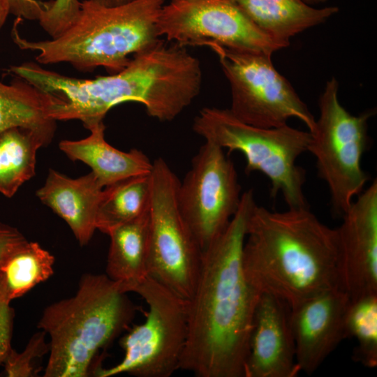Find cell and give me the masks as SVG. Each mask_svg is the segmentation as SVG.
<instances>
[{"label": "cell", "instance_id": "6da1fadb", "mask_svg": "<svg viewBox=\"0 0 377 377\" xmlns=\"http://www.w3.org/2000/svg\"><path fill=\"white\" fill-rule=\"evenodd\" d=\"M256 204L252 189L243 193L226 229L202 251L196 286L188 300V334L179 368L197 377H244L260 293L245 276L242 252Z\"/></svg>", "mask_w": 377, "mask_h": 377}, {"label": "cell", "instance_id": "7a4b0ae2", "mask_svg": "<svg viewBox=\"0 0 377 377\" xmlns=\"http://www.w3.org/2000/svg\"><path fill=\"white\" fill-rule=\"evenodd\" d=\"M8 71L64 100L53 112L57 120L78 119L88 128L102 121L114 106L141 103L160 121L176 118L199 94V60L176 44L156 45L137 53L121 71L96 79H78L47 70L34 62L10 66Z\"/></svg>", "mask_w": 377, "mask_h": 377}, {"label": "cell", "instance_id": "3957f363", "mask_svg": "<svg viewBox=\"0 0 377 377\" xmlns=\"http://www.w3.org/2000/svg\"><path fill=\"white\" fill-rule=\"evenodd\" d=\"M242 265L258 292L290 308L341 288L337 228L321 222L309 207L274 212L256 204L247 221Z\"/></svg>", "mask_w": 377, "mask_h": 377}, {"label": "cell", "instance_id": "277c9868", "mask_svg": "<svg viewBox=\"0 0 377 377\" xmlns=\"http://www.w3.org/2000/svg\"><path fill=\"white\" fill-rule=\"evenodd\" d=\"M126 294L105 274H85L75 295L47 306L37 325L50 338L43 376H96L103 353L135 318Z\"/></svg>", "mask_w": 377, "mask_h": 377}, {"label": "cell", "instance_id": "5b68a950", "mask_svg": "<svg viewBox=\"0 0 377 377\" xmlns=\"http://www.w3.org/2000/svg\"><path fill=\"white\" fill-rule=\"evenodd\" d=\"M163 5L164 0H132L109 7L84 0L75 21L57 37L29 40L16 26L12 36L20 49L38 52V64L68 63L82 72L101 66L114 74L127 66L131 54L161 41L156 25Z\"/></svg>", "mask_w": 377, "mask_h": 377}, {"label": "cell", "instance_id": "8992f818", "mask_svg": "<svg viewBox=\"0 0 377 377\" xmlns=\"http://www.w3.org/2000/svg\"><path fill=\"white\" fill-rule=\"evenodd\" d=\"M193 129L205 141L245 157V172L264 174L271 183L270 195L281 193L288 208L309 207L304 193L306 171L297 164L307 151L311 135L288 124L261 128L236 118L229 109L205 107L194 118Z\"/></svg>", "mask_w": 377, "mask_h": 377}, {"label": "cell", "instance_id": "52a82bcc", "mask_svg": "<svg viewBox=\"0 0 377 377\" xmlns=\"http://www.w3.org/2000/svg\"><path fill=\"white\" fill-rule=\"evenodd\" d=\"M338 89L332 77L320 96V116L310 132L307 151L315 156L318 175L327 185L334 214L341 217L369 179L361 160L369 145L368 120L374 111L351 114L339 103Z\"/></svg>", "mask_w": 377, "mask_h": 377}, {"label": "cell", "instance_id": "ba28073f", "mask_svg": "<svg viewBox=\"0 0 377 377\" xmlns=\"http://www.w3.org/2000/svg\"><path fill=\"white\" fill-rule=\"evenodd\" d=\"M133 292L147 303L145 321L121 337L123 359L101 368L98 377L126 374L137 377H170L179 369L188 334V300L148 276Z\"/></svg>", "mask_w": 377, "mask_h": 377}, {"label": "cell", "instance_id": "9c48e42d", "mask_svg": "<svg viewBox=\"0 0 377 377\" xmlns=\"http://www.w3.org/2000/svg\"><path fill=\"white\" fill-rule=\"evenodd\" d=\"M150 176L148 274L188 300L198 279L202 251L179 211L180 181L175 173L159 157Z\"/></svg>", "mask_w": 377, "mask_h": 377}, {"label": "cell", "instance_id": "30bf717a", "mask_svg": "<svg viewBox=\"0 0 377 377\" xmlns=\"http://www.w3.org/2000/svg\"><path fill=\"white\" fill-rule=\"evenodd\" d=\"M230 86L232 114L261 128L284 126L290 118L302 121L311 132L316 119L288 80L274 68L271 56L214 45Z\"/></svg>", "mask_w": 377, "mask_h": 377}, {"label": "cell", "instance_id": "8fae6325", "mask_svg": "<svg viewBox=\"0 0 377 377\" xmlns=\"http://www.w3.org/2000/svg\"><path fill=\"white\" fill-rule=\"evenodd\" d=\"M156 26L159 37L182 47L219 45L267 55L283 48L231 0H170Z\"/></svg>", "mask_w": 377, "mask_h": 377}, {"label": "cell", "instance_id": "7c38bea8", "mask_svg": "<svg viewBox=\"0 0 377 377\" xmlns=\"http://www.w3.org/2000/svg\"><path fill=\"white\" fill-rule=\"evenodd\" d=\"M241 197L232 161L224 149L205 141L177 189L179 211L202 251L226 229Z\"/></svg>", "mask_w": 377, "mask_h": 377}, {"label": "cell", "instance_id": "4fadbf2b", "mask_svg": "<svg viewBox=\"0 0 377 377\" xmlns=\"http://www.w3.org/2000/svg\"><path fill=\"white\" fill-rule=\"evenodd\" d=\"M337 228L341 288L350 302L377 295V182L356 197Z\"/></svg>", "mask_w": 377, "mask_h": 377}, {"label": "cell", "instance_id": "5bb4252c", "mask_svg": "<svg viewBox=\"0 0 377 377\" xmlns=\"http://www.w3.org/2000/svg\"><path fill=\"white\" fill-rule=\"evenodd\" d=\"M350 298L341 288L322 292L290 308V325L299 369L312 374L347 338Z\"/></svg>", "mask_w": 377, "mask_h": 377}, {"label": "cell", "instance_id": "9a60e30c", "mask_svg": "<svg viewBox=\"0 0 377 377\" xmlns=\"http://www.w3.org/2000/svg\"><path fill=\"white\" fill-rule=\"evenodd\" d=\"M300 372L290 325V306L261 293L249 340L244 377H295Z\"/></svg>", "mask_w": 377, "mask_h": 377}, {"label": "cell", "instance_id": "2e32d148", "mask_svg": "<svg viewBox=\"0 0 377 377\" xmlns=\"http://www.w3.org/2000/svg\"><path fill=\"white\" fill-rule=\"evenodd\" d=\"M103 188L92 172L72 179L50 169L36 195L67 223L80 244L84 246L96 229Z\"/></svg>", "mask_w": 377, "mask_h": 377}, {"label": "cell", "instance_id": "e0dca14e", "mask_svg": "<svg viewBox=\"0 0 377 377\" xmlns=\"http://www.w3.org/2000/svg\"><path fill=\"white\" fill-rule=\"evenodd\" d=\"M90 134L80 140H62L59 149L72 161H81L105 188L125 179L150 174L153 162L140 150L120 151L105 139L103 121L90 126Z\"/></svg>", "mask_w": 377, "mask_h": 377}, {"label": "cell", "instance_id": "ac0fdd59", "mask_svg": "<svg viewBox=\"0 0 377 377\" xmlns=\"http://www.w3.org/2000/svg\"><path fill=\"white\" fill-rule=\"evenodd\" d=\"M264 34L283 48L290 38L324 22L338 7H312L304 0H231Z\"/></svg>", "mask_w": 377, "mask_h": 377}, {"label": "cell", "instance_id": "d6986e66", "mask_svg": "<svg viewBox=\"0 0 377 377\" xmlns=\"http://www.w3.org/2000/svg\"><path fill=\"white\" fill-rule=\"evenodd\" d=\"M63 100L20 77L10 84L0 81V134L12 128L34 131L52 140L56 125L52 114Z\"/></svg>", "mask_w": 377, "mask_h": 377}, {"label": "cell", "instance_id": "ffe728a7", "mask_svg": "<svg viewBox=\"0 0 377 377\" xmlns=\"http://www.w3.org/2000/svg\"><path fill=\"white\" fill-rule=\"evenodd\" d=\"M108 235L110 244L105 274L124 292H133L149 276V209L114 227Z\"/></svg>", "mask_w": 377, "mask_h": 377}, {"label": "cell", "instance_id": "44dd1931", "mask_svg": "<svg viewBox=\"0 0 377 377\" xmlns=\"http://www.w3.org/2000/svg\"><path fill=\"white\" fill-rule=\"evenodd\" d=\"M50 141L27 129L12 128L0 134V193L13 197L35 175L36 152Z\"/></svg>", "mask_w": 377, "mask_h": 377}, {"label": "cell", "instance_id": "7402d4cb", "mask_svg": "<svg viewBox=\"0 0 377 377\" xmlns=\"http://www.w3.org/2000/svg\"><path fill=\"white\" fill-rule=\"evenodd\" d=\"M54 257L38 242H27L0 267V298L10 302L54 274Z\"/></svg>", "mask_w": 377, "mask_h": 377}, {"label": "cell", "instance_id": "603a6c76", "mask_svg": "<svg viewBox=\"0 0 377 377\" xmlns=\"http://www.w3.org/2000/svg\"><path fill=\"white\" fill-rule=\"evenodd\" d=\"M150 174L131 177L103 188L97 211L96 229L108 235L114 227L149 210Z\"/></svg>", "mask_w": 377, "mask_h": 377}, {"label": "cell", "instance_id": "cb8c5ba5", "mask_svg": "<svg viewBox=\"0 0 377 377\" xmlns=\"http://www.w3.org/2000/svg\"><path fill=\"white\" fill-rule=\"evenodd\" d=\"M347 338L353 337L357 344L353 360L373 369L377 365V295L350 302L346 318Z\"/></svg>", "mask_w": 377, "mask_h": 377}, {"label": "cell", "instance_id": "d4e9b609", "mask_svg": "<svg viewBox=\"0 0 377 377\" xmlns=\"http://www.w3.org/2000/svg\"><path fill=\"white\" fill-rule=\"evenodd\" d=\"M45 332H37L29 340L24 350L20 353L12 349L3 364L5 374L9 377L35 376L40 369L36 368L34 361L50 350V344L45 341Z\"/></svg>", "mask_w": 377, "mask_h": 377}, {"label": "cell", "instance_id": "484cf974", "mask_svg": "<svg viewBox=\"0 0 377 377\" xmlns=\"http://www.w3.org/2000/svg\"><path fill=\"white\" fill-rule=\"evenodd\" d=\"M81 2L78 0H53L40 19L41 27L52 37L62 34L77 17Z\"/></svg>", "mask_w": 377, "mask_h": 377}, {"label": "cell", "instance_id": "4316f807", "mask_svg": "<svg viewBox=\"0 0 377 377\" xmlns=\"http://www.w3.org/2000/svg\"><path fill=\"white\" fill-rule=\"evenodd\" d=\"M14 311L10 302L0 298V364L13 349L10 338L13 329Z\"/></svg>", "mask_w": 377, "mask_h": 377}, {"label": "cell", "instance_id": "83f0119b", "mask_svg": "<svg viewBox=\"0 0 377 377\" xmlns=\"http://www.w3.org/2000/svg\"><path fill=\"white\" fill-rule=\"evenodd\" d=\"M27 242L17 228L0 223V267L13 252Z\"/></svg>", "mask_w": 377, "mask_h": 377}, {"label": "cell", "instance_id": "f1b7e54d", "mask_svg": "<svg viewBox=\"0 0 377 377\" xmlns=\"http://www.w3.org/2000/svg\"><path fill=\"white\" fill-rule=\"evenodd\" d=\"M10 13L20 19L39 21L47 8V2L38 0H8Z\"/></svg>", "mask_w": 377, "mask_h": 377}, {"label": "cell", "instance_id": "f546056e", "mask_svg": "<svg viewBox=\"0 0 377 377\" xmlns=\"http://www.w3.org/2000/svg\"><path fill=\"white\" fill-rule=\"evenodd\" d=\"M10 13L8 0H0V29L4 24Z\"/></svg>", "mask_w": 377, "mask_h": 377}, {"label": "cell", "instance_id": "4dcf8cb0", "mask_svg": "<svg viewBox=\"0 0 377 377\" xmlns=\"http://www.w3.org/2000/svg\"><path fill=\"white\" fill-rule=\"evenodd\" d=\"M95 3H99L105 6H116L128 3L132 0H91Z\"/></svg>", "mask_w": 377, "mask_h": 377}, {"label": "cell", "instance_id": "1f68e13d", "mask_svg": "<svg viewBox=\"0 0 377 377\" xmlns=\"http://www.w3.org/2000/svg\"><path fill=\"white\" fill-rule=\"evenodd\" d=\"M309 4L320 3L326 1L327 0H304Z\"/></svg>", "mask_w": 377, "mask_h": 377}]
</instances>
